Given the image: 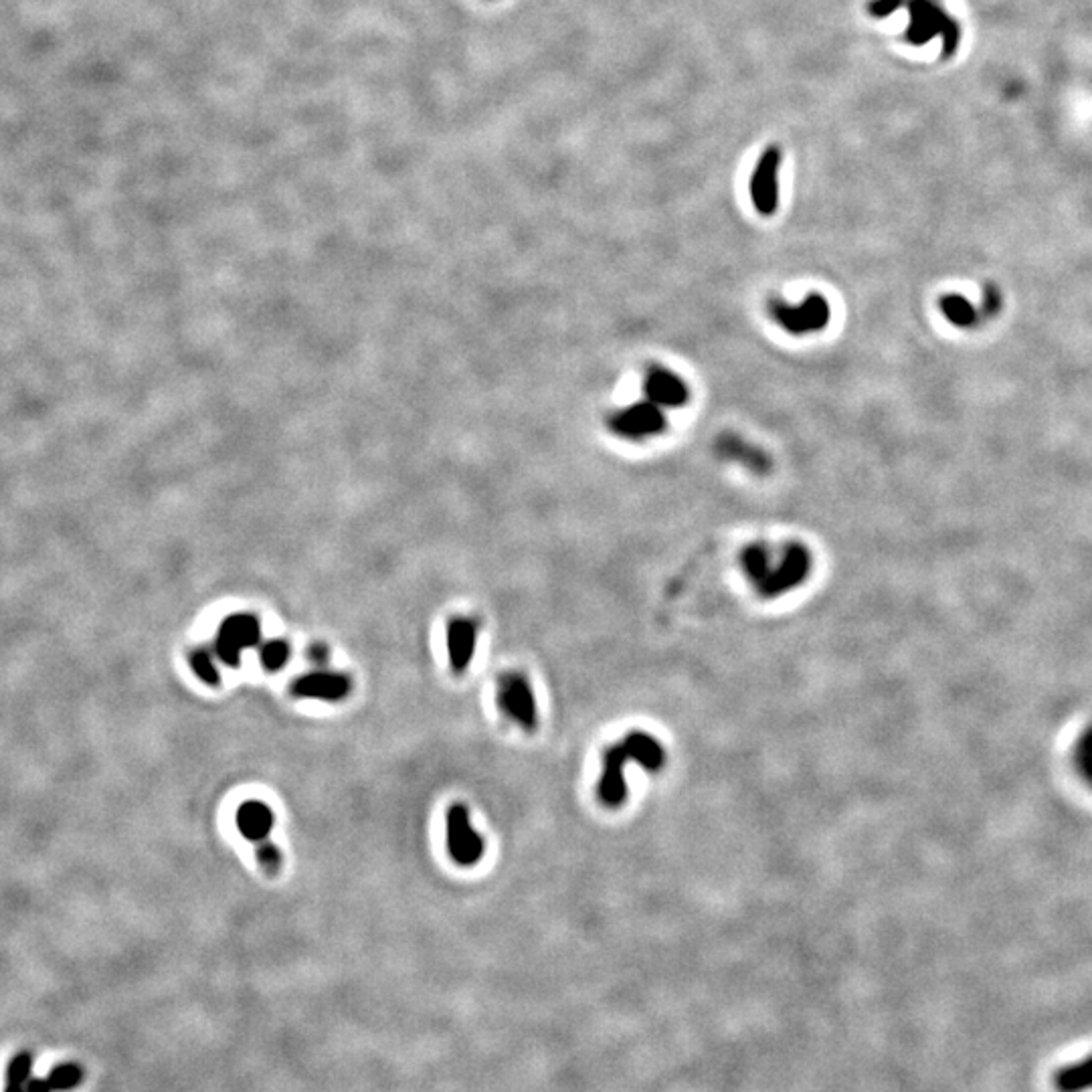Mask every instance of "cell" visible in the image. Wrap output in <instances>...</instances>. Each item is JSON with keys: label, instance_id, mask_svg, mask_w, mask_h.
I'll return each mask as SVG.
<instances>
[{"label": "cell", "instance_id": "30bf717a", "mask_svg": "<svg viewBox=\"0 0 1092 1092\" xmlns=\"http://www.w3.org/2000/svg\"><path fill=\"white\" fill-rule=\"evenodd\" d=\"M647 401H651L657 407L667 409H680L690 401V389L688 385L663 367H651L645 375L643 383Z\"/></svg>", "mask_w": 1092, "mask_h": 1092}, {"label": "cell", "instance_id": "52a82bcc", "mask_svg": "<svg viewBox=\"0 0 1092 1092\" xmlns=\"http://www.w3.org/2000/svg\"><path fill=\"white\" fill-rule=\"evenodd\" d=\"M779 166H781V148L771 144L759 158L755 172L751 176V201L759 215L771 217L779 205Z\"/></svg>", "mask_w": 1092, "mask_h": 1092}, {"label": "cell", "instance_id": "7a4b0ae2", "mask_svg": "<svg viewBox=\"0 0 1092 1092\" xmlns=\"http://www.w3.org/2000/svg\"><path fill=\"white\" fill-rule=\"evenodd\" d=\"M771 314L785 332L794 336L821 332L827 328L831 318L829 303L819 293L808 295L802 303H798V306H789V303H783V301H773Z\"/></svg>", "mask_w": 1092, "mask_h": 1092}, {"label": "cell", "instance_id": "4316f807", "mask_svg": "<svg viewBox=\"0 0 1092 1092\" xmlns=\"http://www.w3.org/2000/svg\"><path fill=\"white\" fill-rule=\"evenodd\" d=\"M310 657H312V661H316V663L324 665V663H326V659H328V649H326L324 645H312V649H310Z\"/></svg>", "mask_w": 1092, "mask_h": 1092}, {"label": "cell", "instance_id": "5b68a950", "mask_svg": "<svg viewBox=\"0 0 1092 1092\" xmlns=\"http://www.w3.org/2000/svg\"><path fill=\"white\" fill-rule=\"evenodd\" d=\"M665 425L667 423L661 407L653 405L651 401L634 403L632 407L622 409L610 417V430L616 436L632 442L659 436L661 432H665Z\"/></svg>", "mask_w": 1092, "mask_h": 1092}, {"label": "cell", "instance_id": "d4e9b609", "mask_svg": "<svg viewBox=\"0 0 1092 1092\" xmlns=\"http://www.w3.org/2000/svg\"><path fill=\"white\" fill-rule=\"evenodd\" d=\"M1001 308V295L996 287H988L986 293H984V301L980 306V312H982V318H990V316H996Z\"/></svg>", "mask_w": 1092, "mask_h": 1092}, {"label": "cell", "instance_id": "4fadbf2b", "mask_svg": "<svg viewBox=\"0 0 1092 1092\" xmlns=\"http://www.w3.org/2000/svg\"><path fill=\"white\" fill-rule=\"evenodd\" d=\"M475 637H477V628L473 622L469 620H454L450 624V630H448V651H450V661H452V667L455 674H461L467 670V665L471 661V655H473V649H475Z\"/></svg>", "mask_w": 1092, "mask_h": 1092}, {"label": "cell", "instance_id": "9c48e42d", "mask_svg": "<svg viewBox=\"0 0 1092 1092\" xmlns=\"http://www.w3.org/2000/svg\"><path fill=\"white\" fill-rule=\"evenodd\" d=\"M630 757L624 745H614L603 753V771L599 779V800L607 808H620L628 800V783H626V765Z\"/></svg>", "mask_w": 1092, "mask_h": 1092}, {"label": "cell", "instance_id": "e0dca14e", "mask_svg": "<svg viewBox=\"0 0 1092 1092\" xmlns=\"http://www.w3.org/2000/svg\"><path fill=\"white\" fill-rule=\"evenodd\" d=\"M943 316L957 328H974L982 320L980 308H976L967 297L951 293L941 299Z\"/></svg>", "mask_w": 1092, "mask_h": 1092}, {"label": "cell", "instance_id": "7c38bea8", "mask_svg": "<svg viewBox=\"0 0 1092 1092\" xmlns=\"http://www.w3.org/2000/svg\"><path fill=\"white\" fill-rule=\"evenodd\" d=\"M714 452L718 457L726 459V461H735V463H741L745 465L747 469H751L753 473H759V475H765L771 471V457L759 450L757 446L745 442L741 436L737 434H722L718 436L716 444H714Z\"/></svg>", "mask_w": 1092, "mask_h": 1092}, {"label": "cell", "instance_id": "277c9868", "mask_svg": "<svg viewBox=\"0 0 1092 1092\" xmlns=\"http://www.w3.org/2000/svg\"><path fill=\"white\" fill-rule=\"evenodd\" d=\"M260 637H262L260 622L250 614H237L227 618L221 624L215 639V651L225 665L239 667L243 651L258 645Z\"/></svg>", "mask_w": 1092, "mask_h": 1092}, {"label": "cell", "instance_id": "8fae6325", "mask_svg": "<svg viewBox=\"0 0 1092 1092\" xmlns=\"http://www.w3.org/2000/svg\"><path fill=\"white\" fill-rule=\"evenodd\" d=\"M352 684L350 678L336 672H312L301 676L293 682L291 692L297 698H310V700H326V702H338L348 696Z\"/></svg>", "mask_w": 1092, "mask_h": 1092}, {"label": "cell", "instance_id": "5bb4252c", "mask_svg": "<svg viewBox=\"0 0 1092 1092\" xmlns=\"http://www.w3.org/2000/svg\"><path fill=\"white\" fill-rule=\"evenodd\" d=\"M273 823L275 818L272 808L262 802H246L237 812V829L250 841H266Z\"/></svg>", "mask_w": 1092, "mask_h": 1092}, {"label": "cell", "instance_id": "9a60e30c", "mask_svg": "<svg viewBox=\"0 0 1092 1092\" xmlns=\"http://www.w3.org/2000/svg\"><path fill=\"white\" fill-rule=\"evenodd\" d=\"M622 745L628 751V757L647 771H659L665 763V753L661 745L645 733H632L626 737V741H622Z\"/></svg>", "mask_w": 1092, "mask_h": 1092}, {"label": "cell", "instance_id": "d6986e66", "mask_svg": "<svg viewBox=\"0 0 1092 1092\" xmlns=\"http://www.w3.org/2000/svg\"><path fill=\"white\" fill-rule=\"evenodd\" d=\"M45 1078L49 1082L51 1092H70L84 1082L86 1070L80 1062H64L51 1068V1072Z\"/></svg>", "mask_w": 1092, "mask_h": 1092}, {"label": "cell", "instance_id": "2e32d148", "mask_svg": "<svg viewBox=\"0 0 1092 1092\" xmlns=\"http://www.w3.org/2000/svg\"><path fill=\"white\" fill-rule=\"evenodd\" d=\"M1052 1084L1058 1092H1086L1092 1090V1054L1080 1062L1058 1068L1052 1076Z\"/></svg>", "mask_w": 1092, "mask_h": 1092}, {"label": "cell", "instance_id": "603a6c76", "mask_svg": "<svg viewBox=\"0 0 1092 1092\" xmlns=\"http://www.w3.org/2000/svg\"><path fill=\"white\" fill-rule=\"evenodd\" d=\"M191 665H193V672L199 676L201 682H205L209 686H219L221 684V674L217 670V665L213 663L211 655L205 649H199V651L191 653Z\"/></svg>", "mask_w": 1092, "mask_h": 1092}, {"label": "cell", "instance_id": "ffe728a7", "mask_svg": "<svg viewBox=\"0 0 1092 1092\" xmlns=\"http://www.w3.org/2000/svg\"><path fill=\"white\" fill-rule=\"evenodd\" d=\"M31 1070H33V1054L27 1050L15 1054L7 1066L5 1092H27L31 1082Z\"/></svg>", "mask_w": 1092, "mask_h": 1092}, {"label": "cell", "instance_id": "6da1fadb", "mask_svg": "<svg viewBox=\"0 0 1092 1092\" xmlns=\"http://www.w3.org/2000/svg\"><path fill=\"white\" fill-rule=\"evenodd\" d=\"M906 7L910 15L906 39L910 43L925 45L927 41L941 37L945 53H951L955 49L959 39L957 27L937 3H933V0H908Z\"/></svg>", "mask_w": 1092, "mask_h": 1092}, {"label": "cell", "instance_id": "3957f363", "mask_svg": "<svg viewBox=\"0 0 1092 1092\" xmlns=\"http://www.w3.org/2000/svg\"><path fill=\"white\" fill-rule=\"evenodd\" d=\"M812 571V555L804 544L792 542L787 544V549L779 561L777 567H771L765 581L757 587V591L763 597H777L787 591L800 587Z\"/></svg>", "mask_w": 1092, "mask_h": 1092}, {"label": "cell", "instance_id": "7402d4cb", "mask_svg": "<svg viewBox=\"0 0 1092 1092\" xmlns=\"http://www.w3.org/2000/svg\"><path fill=\"white\" fill-rule=\"evenodd\" d=\"M260 657H262V663H264L266 670L277 672L289 659V645L281 639H272V641L262 645Z\"/></svg>", "mask_w": 1092, "mask_h": 1092}, {"label": "cell", "instance_id": "83f0119b", "mask_svg": "<svg viewBox=\"0 0 1092 1092\" xmlns=\"http://www.w3.org/2000/svg\"><path fill=\"white\" fill-rule=\"evenodd\" d=\"M27 1092H51L47 1078H31Z\"/></svg>", "mask_w": 1092, "mask_h": 1092}, {"label": "cell", "instance_id": "484cf974", "mask_svg": "<svg viewBox=\"0 0 1092 1092\" xmlns=\"http://www.w3.org/2000/svg\"><path fill=\"white\" fill-rule=\"evenodd\" d=\"M900 7H904V0H872V3L868 5V11H870L872 17L884 19V17L892 15L894 11H898Z\"/></svg>", "mask_w": 1092, "mask_h": 1092}, {"label": "cell", "instance_id": "8992f818", "mask_svg": "<svg viewBox=\"0 0 1092 1092\" xmlns=\"http://www.w3.org/2000/svg\"><path fill=\"white\" fill-rule=\"evenodd\" d=\"M448 849L454 862L465 868L475 866L483 856V837L471 827L465 806L457 804L448 814Z\"/></svg>", "mask_w": 1092, "mask_h": 1092}, {"label": "cell", "instance_id": "44dd1931", "mask_svg": "<svg viewBox=\"0 0 1092 1092\" xmlns=\"http://www.w3.org/2000/svg\"><path fill=\"white\" fill-rule=\"evenodd\" d=\"M1074 767L1080 777L1092 787V724L1080 735L1074 747Z\"/></svg>", "mask_w": 1092, "mask_h": 1092}, {"label": "cell", "instance_id": "ba28073f", "mask_svg": "<svg viewBox=\"0 0 1092 1092\" xmlns=\"http://www.w3.org/2000/svg\"><path fill=\"white\" fill-rule=\"evenodd\" d=\"M498 700L502 710L516 720L526 731H532L536 726V700L534 692L528 684V680L520 674H506L500 680V692Z\"/></svg>", "mask_w": 1092, "mask_h": 1092}, {"label": "cell", "instance_id": "ac0fdd59", "mask_svg": "<svg viewBox=\"0 0 1092 1092\" xmlns=\"http://www.w3.org/2000/svg\"><path fill=\"white\" fill-rule=\"evenodd\" d=\"M741 565H743V571L745 575L749 577V581L759 587L765 577L769 575L771 571V553L767 551V546L763 544H751L745 549V553L741 555Z\"/></svg>", "mask_w": 1092, "mask_h": 1092}, {"label": "cell", "instance_id": "cb8c5ba5", "mask_svg": "<svg viewBox=\"0 0 1092 1092\" xmlns=\"http://www.w3.org/2000/svg\"><path fill=\"white\" fill-rule=\"evenodd\" d=\"M258 858H260V864L268 870V872H277L279 866H281V854L279 849L270 843V841H262L260 847H258Z\"/></svg>", "mask_w": 1092, "mask_h": 1092}]
</instances>
